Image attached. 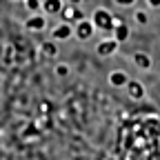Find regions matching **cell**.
<instances>
[{
	"instance_id": "6da1fadb",
	"label": "cell",
	"mask_w": 160,
	"mask_h": 160,
	"mask_svg": "<svg viewBox=\"0 0 160 160\" xmlns=\"http://www.w3.org/2000/svg\"><path fill=\"white\" fill-rule=\"evenodd\" d=\"M47 11H58L60 9V2H58V0H47Z\"/></svg>"
}]
</instances>
